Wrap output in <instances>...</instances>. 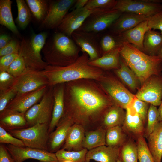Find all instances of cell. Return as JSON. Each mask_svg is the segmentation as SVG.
Instances as JSON below:
<instances>
[{
    "instance_id": "52a82bcc",
    "label": "cell",
    "mask_w": 162,
    "mask_h": 162,
    "mask_svg": "<svg viewBox=\"0 0 162 162\" xmlns=\"http://www.w3.org/2000/svg\"><path fill=\"white\" fill-rule=\"evenodd\" d=\"M101 88L110 97L114 104L126 109L135 97L114 76L104 75L98 81Z\"/></svg>"
},
{
    "instance_id": "4316f807",
    "label": "cell",
    "mask_w": 162,
    "mask_h": 162,
    "mask_svg": "<svg viewBox=\"0 0 162 162\" xmlns=\"http://www.w3.org/2000/svg\"><path fill=\"white\" fill-rule=\"evenodd\" d=\"M120 61V67L115 70V73L121 81L131 91L133 92L137 91L141 86L138 78L121 56Z\"/></svg>"
},
{
    "instance_id": "b9f144b4",
    "label": "cell",
    "mask_w": 162,
    "mask_h": 162,
    "mask_svg": "<svg viewBox=\"0 0 162 162\" xmlns=\"http://www.w3.org/2000/svg\"><path fill=\"white\" fill-rule=\"evenodd\" d=\"M130 105L139 115L145 124L147 120L150 104L139 99L135 96Z\"/></svg>"
},
{
    "instance_id": "ee69618b",
    "label": "cell",
    "mask_w": 162,
    "mask_h": 162,
    "mask_svg": "<svg viewBox=\"0 0 162 162\" xmlns=\"http://www.w3.org/2000/svg\"><path fill=\"white\" fill-rule=\"evenodd\" d=\"M116 0H88L86 5L87 8L92 10L97 9H112L115 6Z\"/></svg>"
},
{
    "instance_id": "8fae6325",
    "label": "cell",
    "mask_w": 162,
    "mask_h": 162,
    "mask_svg": "<svg viewBox=\"0 0 162 162\" xmlns=\"http://www.w3.org/2000/svg\"><path fill=\"white\" fill-rule=\"evenodd\" d=\"M76 0L49 1L48 11L42 21L40 28L53 29L58 28L69 10L73 6Z\"/></svg>"
},
{
    "instance_id": "816d5d0a",
    "label": "cell",
    "mask_w": 162,
    "mask_h": 162,
    "mask_svg": "<svg viewBox=\"0 0 162 162\" xmlns=\"http://www.w3.org/2000/svg\"><path fill=\"white\" fill-rule=\"evenodd\" d=\"M11 37L7 34H1L0 35V49H2L7 44L12 40Z\"/></svg>"
},
{
    "instance_id": "f907efd6",
    "label": "cell",
    "mask_w": 162,
    "mask_h": 162,
    "mask_svg": "<svg viewBox=\"0 0 162 162\" xmlns=\"http://www.w3.org/2000/svg\"><path fill=\"white\" fill-rule=\"evenodd\" d=\"M0 162H15L6 146L3 144H0Z\"/></svg>"
},
{
    "instance_id": "7402d4cb",
    "label": "cell",
    "mask_w": 162,
    "mask_h": 162,
    "mask_svg": "<svg viewBox=\"0 0 162 162\" xmlns=\"http://www.w3.org/2000/svg\"><path fill=\"white\" fill-rule=\"evenodd\" d=\"M125 109V117L122 126L124 131L138 138L143 136L144 123L141 118L130 105Z\"/></svg>"
},
{
    "instance_id": "681fc988",
    "label": "cell",
    "mask_w": 162,
    "mask_h": 162,
    "mask_svg": "<svg viewBox=\"0 0 162 162\" xmlns=\"http://www.w3.org/2000/svg\"><path fill=\"white\" fill-rule=\"evenodd\" d=\"M18 54H13L0 57V71H7L9 67Z\"/></svg>"
},
{
    "instance_id": "e575fe53",
    "label": "cell",
    "mask_w": 162,
    "mask_h": 162,
    "mask_svg": "<svg viewBox=\"0 0 162 162\" xmlns=\"http://www.w3.org/2000/svg\"><path fill=\"white\" fill-rule=\"evenodd\" d=\"M18 15L16 21L22 29L26 28L31 19V14L28 6L24 0H16Z\"/></svg>"
},
{
    "instance_id": "ffe728a7",
    "label": "cell",
    "mask_w": 162,
    "mask_h": 162,
    "mask_svg": "<svg viewBox=\"0 0 162 162\" xmlns=\"http://www.w3.org/2000/svg\"><path fill=\"white\" fill-rule=\"evenodd\" d=\"M120 148L104 145L88 150L86 162L91 160L98 162H116L120 157Z\"/></svg>"
},
{
    "instance_id": "1f68e13d",
    "label": "cell",
    "mask_w": 162,
    "mask_h": 162,
    "mask_svg": "<svg viewBox=\"0 0 162 162\" xmlns=\"http://www.w3.org/2000/svg\"><path fill=\"white\" fill-rule=\"evenodd\" d=\"M12 2L10 0H0V23L13 33L19 36V31L14 21L11 11Z\"/></svg>"
},
{
    "instance_id": "44dd1931",
    "label": "cell",
    "mask_w": 162,
    "mask_h": 162,
    "mask_svg": "<svg viewBox=\"0 0 162 162\" xmlns=\"http://www.w3.org/2000/svg\"><path fill=\"white\" fill-rule=\"evenodd\" d=\"M148 20L144 21L135 27L118 34L121 40L130 43L143 52V41L145 34L150 29Z\"/></svg>"
},
{
    "instance_id": "5bb4252c",
    "label": "cell",
    "mask_w": 162,
    "mask_h": 162,
    "mask_svg": "<svg viewBox=\"0 0 162 162\" xmlns=\"http://www.w3.org/2000/svg\"><path fill=\"white\" fill-rule=\"evenodd\" d=\"M15 162H23L32 159L39 162H58L55 153L28 147H18L10 144L5 146Z\"/></svg>"
},
{
    "instance_id": "bcb514c9",
    "label": "cell",
    "mask_w": 162,
    "mask_h": 162,
    "mask_svg": "<svg viewBox=\"0 0 162 162\" xmlns=\"http://www.w3.org/2000/svg\"><path fill=\"white\" fill-rule=\"evenodd\" d=\"M20 45L16 40L12 39L5 46L0 49V57L13 54H18Z\"/></svg>"
},
{
    "instance_id": "4dcf8cb0",
    "label": "cell",
    "mask_w": 162,
    "mask_h": 162,
    "mask_svg": "<svg viewBox=\"0 0 162 162\" xmlns=\"http://www.w3.org/2000/svg\"><path fill=\"white\" fill-rule=\"evenodd\" d=\"M106 130L102 127L94 130L85 131L82 143L83 148L88 151L106 145Z\"/></svg>"
},
{
    "instance_id": "484cf974",
    "label": "cell",
    "mask_w": 162,
    "mask_h": 162,
    "mask_svg": "<svg viewBox=\"0 0 162 162\" xmlns=\"http://www.w3.org/2000/svg\"><path fill=\"white\" fill-rule=\"evenodd\" d=\"M64 86H62L58 88L54 93L52 119L49 125L50 134L54 130L64 115Z\"/></svg>"
},
{
    "instance_id": "7a4b0ae2",
    "label": "cell",
    "mask_w": 162,
    "mask_h": 162,
    "mask_svg": "<svg viewBox=\"0 0 162 162\" xmlns=\"http://www.w3.org/2000/svg\"><path fill=\"white\" fill-rule=\"evenodd\" d=\"M87 53L82 54L72 63L66 66L47 65L42 72L47 78L48 85L55 86L81 79L98 81L104 72L102 70L90 65Z\"/></svg>"
},
{
    "instance_id": "74e56055",
    "label": "cell",
    "mask_w": 162,
    "mask_h": 162,
    "mask_svg": "<svg viewBox=\"0 0 162 162\" xmlns=\"http://www.w3.org/2000/svg\"><path fill=\"white\" fill-rule=\"evenodd\" d=\"M123 42L118 34L110 32L104 35L100 40L102 55L121 46Z\"/></svg>"
},
{
    "instance_id": "9a60e30c",
    "label": "cell",
    "mask_w": 162,
    "mask_h": 162,
    "mask_svg": "<svg viewBox=\"0 0 162 162\" xmlns=\"http://www.w3.org/2000/svg\"><path fill=\"white\" fill-rule=\"evenodd\" d=\"M98 34L94 33L76 30L71 38L82 52L88 55L90 61L95 60L102 56Z\"/></svg>"
},
{
    "instance_id": "8992f818",
    "label": "cell",
    "mask_w": 162,
    "mask_h": 162,
    "mask_svg": "<svg viewBox=\"0 0 162 162\" xmlns=\"http://www.w3.org/2000/svg\"><path fill=\"white\" fill-rule=\"evenodd\" d=\"M49 125L47 124H38L26 128L8 131L21 140L26 147L48 151Z\"/></svg>"
},
{
    "instance_id": "83f0119b",
    "label": "cell",
    "mask_w": 162,
    "mask_h": 162,
    "mask_svg": "<svg viewBox=\"0 0 162 162\" xmlns=\"http://www.w3.org/2000/svg\"><path fill=\"white\" fill-rule=\"evenodd\" d=\"M126 116L124 109L115 104L110 106L103 116L101 127L106 130L117 126H122Z\"/></svg>"
},
{
    "instance_id": "d6986e66",
    "label": "cell",
    "mask_w": 162,
    "mask_h": 162,
    "mask_svg": "<svg viewBox=\"0 0 162 162\" xmlns=\"http://www.w3.org/2000/svg\"><path fill=\"white\" fill-rule=\"evenodd\" d=\"M150 17L130 13H122L109 28L110 32L116 34L135 27Z\"/></svg>"
},
{
    "instance_id": "7c38bea8",
    "label": "cell",
    "mask_w": 162,
    "mask_h": 162,
    "mask_svg": "<svg viewBox=\"0 0 162 162\" xmlns=\"http://www.w3.org/2000/svg\"><path fill=\"white\" fill-rule=\"evenodd\" d=\"M136 97L155 106L162 101V74L149 77L137 92Z\"/></svg>"
},
{
    "instance_id": "f6af8a7d",
    "label": "cell",
    "mask_w": 162,
    "mask_h": 162,
    "mask_svg": "<svg viewBox=\"0 0 162 162\" xmlns=\"http://www.w3.org/2000/svg\"><path fill=\"white\" fill-rule=\"evenodd\" d=\"M16 92L11 88L1 92L0 95V112L5 110L8 103L16 96Z\"/></svg>"
},
{
    "instance_id": "6f0895ef",
    "label": "cell",
    "mask_w": 162,
    "mask_h": 162,
    "mask_svg": "<svg viewBox=\"0 0 162 162\" xmlns=\"http://www.w3.org/2000/svg\"><path fill=\"white\" fill-rule=\"evenodd\" d=\"M116 162H122L120 158H119L117 160Z\"/></svg>"
},
{
    "instance_id": "ac0fdd59",
    "label": "cell",
    "mask_w": 162,
    "mask_h": 162,
    "mask_svg": "<svg viewBox=\"0 0 162 162\" xmlns=\"http://www.w3.org/2000/svg\"><path fill=\"white\" fill-rule=\"evenodd\" d=\"M70 118L63 117L60 120L55 130L49 134L48 142V151L55 153L61 149L65 141L68 130L74 124Z\"/></svg>"
},
{
    "instance_id": "8d00e7d4",
    "label": "cell",
    "mask_w": 162,
    "mask_h": 162,
    "mask_svg": "<svg viewBox=\"0 0 162 162\" xmlns=\"http://www.w3.org/2000/svg\"><path fill=\"white\" fill-rule=\"evenodd\" d=\"M88 150L83 148L79 151H68L61 148L55 153L58 161L68 160L73 162H86Z\"/></svg>"
},
{
    "instance_id": "30bf717a",
    "label": "cell",
    "mask_w": 162,
    "mask_h": 162,
    "mask_svg": "<svg viewBox=\"0 0 162 162\" xmlns=\"http://www.w3.org/2000/svg\"><path fill=\"white\" fill-rule=\"evenodd\" d=\"M52 95V90L46 92L39 103L34 105L25 113L28 127L38 124H50L54 103Z\"/></svg>"
},
{
    "instance_id": "7dc6e473",
    "label": "cell",
    "mask_w": 162,
    "mask_h": 162,
    "mask_svg": "<svg viewBox=\"0 0 162 162\" xmlns=\"http://www.w3.org/2000/svg\"><path fill=\"white\" fill-rule=\"evenodd\" d=\"M15 78L7 71H0V91H3L9 88L12 85Z\"/></svg>"
},
{
    "instance_id": "ba28073f",
    "label": "cell",
    "mask_w": 162,
    "mask_h": 162,
    "mask_svg": "<svg viewBox=\"0 0 162 162\" xmlns=\"http://www.w3.org/2000/svg\"><path fill=\"white\" fill-rule=\"evenodd\" d=\"M122 13L113 9H94L77 30L98 33L110 28Z\"/></svg>"
},
{
    "instance_id": "d4e9b609",
    "label": "cell",
    "mask_w": 162,
    "mask_h": 162,
    "mask_svg": "<svg viewBox=\"0 0 162 162\" xmlns=\"http://www.w3.org/2000/svg\"><path fill=\"white\" fill-rule=\"evenodd\" d=\"M85 130L81 126L73 124L70 128L62 148L68 151H79L84 148L82 143Z\"/></svg>"
},
{
    "instance_id": "c3c4849f",
    "label": "cell",
    "mask_w": 162,
    "mask_h": 162,
    "mask_svg": "<svg viewBox=\"0 0 162 162\" xmlns=\"http://www.w3.org/2000/svg\"><path fill=\"white\" fill-rule=\"evenodd\" d=\"M148 25L150 29L159 30L162 34V10L150 17Z\"/></svg>"
},
{
    "instance_id": "db71d44e",
    "label": "cell",
    "mask_w": 162,
    "mask_h": 162,
    "mask_svg": "<svg viewBox=\"0 0 162 162\" xmlns=\"http://www.w3.org/2000/svg\"><path fill=\"white\" fill-rule=\"evenodd\" d=\"M158 111L159 114V122H162V101L159 106V108L158 109Z\"/></svg>"
},
{
    "instance_id": "4fadbf2b",
    "label": "cell",
    "mask_w": 162,
    "mask_h": 162,
    "mask_svg": "<svg viewBox=\"0 0 162 162\" xmlns=\"http://www.w3.org/2000/svg\"><path fill=\"white\" fill-rule=\"evenodd\" d=\"M113 9L122 13L151 17L162 10V4L151 2L148 0H117Z\"/></svg>"
},
{
    "instance_id": "277c9868",
    "label": "cell",
    "mask_w": 162,
    "mask_h": 162,
    "mask_svg": "<svg viewBox=\"0 0 162 162\" xmlns=\"http://www.w3.org/2000/svg\"><path fill=\"white\" fill-rule=\"evenodd\" d=\"M45 47L47 58L52 65L64 66L74 62L79 57L78 46L71 37L58 32Z\"/></svg>"
},
{
    "instance_id": "f1b7e54d",
    "label": "cell",
    "mask_w": 162,
    "mask_h": 162,
    "mask_svg": "<svg viewBox=\"0 0 162 162\" xmlns=\"http://www.w3.org/2000/svg\"><path fill=\"white\" fill-rule=\"evenodd\" d=\"M148 147L154 162H161L162 158V122H159L147 137Z\"/></svg>"
},
{
    "instance_id": "f35d334b",
    "label": "cell",
    "mask_w": 162,
    "mask_h": 162,
    "mask_svg": "<svg viewBox=\"0 0 162 162\" xmlns=\"http://www.w3.org/2000/svg\"><path fill=\"white\" fill-rule=\"evenodd\" d=\"M136 145L139 162H154L143 136H140L137 138Z\"/></svg>"
},
{
    "instance_id": "3957f363",
    "label": "cell",
    "mask_w": 162,
    "mask_h": 162,
    "mask_svg": "<svg viewBox=\"0 0 162 162\" xmlns=\"http://www.w3.org/2000/svg\"><path fill=\"white\" fill-rule=\"evenodd\" d=\"M120 55L136 75L141 86L151 76L162 74V62L158 56L148 55L126 42L122 43Z\"/></svg>"
},
{
    "instance_id": "ab89813d",
    "label": "cell",
    "mask_w": 162,
    "mask_h": 162,
    "mask_svg": "<svg viewBox=\"0 0 162 162\" xmlns=\"http://www.w3.org/2000/svg\"><path fill=\"white\" fill-rule=\"evenodd\" d=\"M159 114L157 106L150 104L147 117V125L143 135L146 138L153 131L158 120Z\"/></svg>"
},
{
    "instance_id": "11a10c76",
    "label": "cell",
    "mask_w": 162,
    "mask_h": 162,
    "mask_svg": "<svg viewBox=\"0 0 162 162\" xmlns=\"http://www.w3.org/2000/svg\"><path fill=\"white\" fill-rule=\"evenodd\" d=\"M158 56L160 58V59L162 63V47L158 55Z\"/></svg>"
},
{
    "instance_id": "cb8c5ba5",
    "label": "cell",
    "mask_w": 162,
    "mask_h": 162,
    "mask_svg": "<svg viewBox=\"0 0 162 162\" xmlns=\"http://www.w3.org/2000/svg\"><path fill=\"white\" fill-rule=\"evenodd\" d=\"M0 126L7 131L28 127L25 113L17 112H0Z\"/></svg>"
},
{
    "instance_id": "f546056e",
    "label": "cell",
    "mask_w": 162,
    "mask_h": 162,
    "mask_svg": "<svg viewBox=\"0 0 162 162\" xmlns=\"http://www.w3.org/2000/svg\"><path fill=\"white\" fill-rule=\"evenodd\" d=\"M143 52L151 56H158L162 47V34L153 29L146 33L143 41Z\"/></svg>"
},
{
    "instance_id": "9c48e42d",
    "label": "cell",
    "mask_w": 162,
    "mask_h": 162,
    "mask_svg": "<svg viewBox=\"0 0 162 162\" xmlns=\"http://www.w3.org/2000/svg\"><path fill=\"white\" fill-rule=\"evenodd\" d=\"M47 85V79L42 71L26 67L20 75L15 78L10 88L17 95L33 91Z\"/></svg>"
},
{
    "instance_id": "f5cc1de1",
    "label": "cell",
    "mask_w": 162,
    "mask_h": 162,
    "mask_svg": "<svg viewBox=\"0 0 162 162\" xmlns=\"http://www.w3.org/2000/svg\"><path fill=\"white\" fill-rule=\"evenodd\" d=\"M88 1V0H76V2L73 6V10L84 7Z\"/></svg>"
},
{
    "instance_id": "9f6ffc18",
    "label": "cell",
    "mask_w": 162,
    "mask_h": 162,
    "mask_svg": "<svg viewBox=\"0 0 162 162\" xmlns=\"http://www.w3.org/2000/svg\"><path fill=\"white\" fill-rule=\"evenodd\" d=\"M58 162H73L68 160H62L58 161Z\"/></svg>"
},
{
    "instance_id": "e0dca14e",
    "label": "cell",
    "mask_w": 162,
    "mask_h": 162,
    "mask_svg": "<svg viewBox=\"0 0 162 162\" xmlns=\"http://www.w3.org/2000/svg\"><path fill=\"white\" fill-rule=\"evenodd\" d=\"M93 11L84 7L68 13L57 28L59 32L71 38L72 33L81 27Z\"/></svg>"
},
{
    "instance_id": "2e32d148",
    "label": "cell",
    "mask_w": 162,
    "mask_h": 162,
    "mask_svg": "<svg viewBox=\"0 0 162 162\" xmlns=\"http://www.w3.org/2000/svg\"><path fill=\"white\" fill-rule=\"evenodd\" d=\"M47 86H45L33 91L16 95L2 112H17L25 113L44 95Z\"/></svg>"
},
{
    "instance_id": "d590c367",
    "label": "cell",
    "mask_w": 162,
    "mask_h": 162,
    "mask_svg": "<svg viewBox=\"0 0 162 162\" xmlns=\"http://www.w3.org/2000/svg\"><path fill=\"white\" fill-rule=\"evenodd\" d=\"M119 158L122 162H137L136 144L131 141H126L120 148Z\"/></svg>"
},
{
    "instance_id": "5b68a950",
    "label": "cell",
    "mask_w": 162,
    "mask_h": 162,
    "mask_svg": "<svg viewBox=\"0 0 162 162\" xmlns=\"http://www.w3.org/2000/svg\"><path fill=\"white\" fill-rule=\"evenodd\" d=\"M47 33L42 32L36 34L33 33L30 38L23 39L20 44L19 53L23 58L26 67L44 68L47 66L42 60L41 50L45 44Z\"/></svg>"
},
{
    "instance_id": "60d3db41",
    "label": "cell",
    "mask_w": 162,
    "mask_h": 162,
    "mask_svg": "<svg viewBox=\"0 0 162 162\" xmlns=\"http://www.w3.org/2000/svg\"><path fill=\"white\" fill-rule=\"evenodd\" d=\"M26 68L25 60L19 53L18 56L15 59L9 67L7 72L16 78L20 75Z\"/></svg>"
},
{
    "instance_id": "603a6c76",
    "label": "cell",
    "mask_w": 162,
    "mask_h": 162,
    "mask_svg": "<svg viewBox=\"0 0 162 162\" xmlns=\"http://www.w3.org/2000/svg\"><path fill=\"white\" fill-rule=\"evenodd\" d=\"M122 46L103 55L95 60H89V64L102 70H115L119 68L120 67V52Z\"/></svg>"
},
{
    "instance_id": "6da1fadb",
    "label": "cell",
    "mask_w": 162,
    "mask_h": 162,
    "mask_svg": "<svg viewBox=\"0 0 162 162\" xmlns=\"http://www.w3.org/2000/svg\"><path fill=\"white\" fill-rule=\"evenodd\" d=\"M95 81L81 79L69 82L64 100L63 117L70 118L74 124L82 126L85 131L101 127L104 113L114 104Z\"/></svg>"
},
{
    "instance_id": "d6a6232c",
    "label": "cell",
    "mask_w": 162,
    "mask_h": 162,
    "mask_svg": "<svg viewBox=\"0 0 162 162\" xmlns=\"http://www.w3.org/2000/svg\"><path fill=\"white\" fill-rule=\"evenodd\" d=\"M106 143L107 146L121 148L126 141V136L122 126H117L106 130Z\"/></svg>"
},
{
    "instance_id": "836d02e7",
    "label": "cell",
    "mask_w": 162,
    "mask_h": 162,
    "mask_svg": "<svg viewBox=\"0 0 162 162\" xmlns=\"http://www.w3.org/2000/svg\"><path fill=\"white\" fill-rule=\"evenodd\" d=\"M25 1L35 19L38 21H42L48 11L49 1L26 0Z\"/></svg>"
},
{
    "instance_id": "7bdbcfd3",
    "label": "cell",
    "mask_w": 162,
    "mask_h": 162,
    "mask_svg": "<svg viewBox=\"0 0 162 162\" xmlns=\"http://www.w3.org/2000/svg\"><path fill=\"white\" fill-rule=\"evenodd\" d=\"M0 143L1 144H10L18 147H26L21 140L13 136L0 126Z\"/></svg>"
}]
</instances>
